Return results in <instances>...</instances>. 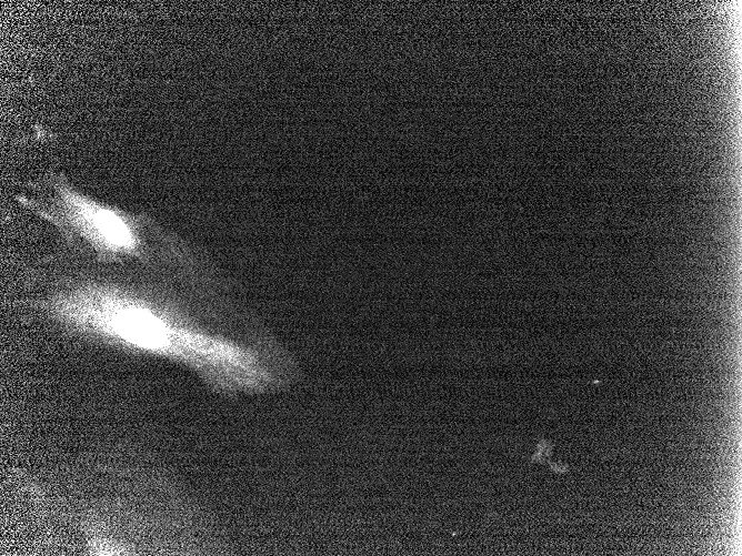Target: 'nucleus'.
Here are the masks:
<instances>
[{"label":"nucleus","instance_id":"nucleus-1","mask_svg":"<svg viewBox=\"0 0 742 556\" xmlns=\"http://www.w3.org/2000/svg\"><path fill=\"white\" fill-rule=\"evenodd\" d=\"M141 287L76 275L53 282L38 306L77 332L181 364L220 394L274 393L298 380L290 351L235 309L201 259Z\"/></svg>","mask_w":742,"mask_h":556},{"label":"nucleus","instance_id":"nucleus-2","mask_svg":"<svg viewBox=\"0 0 742 556\" xmlns=\"http://www.w3.org/2000/svg\"><path fill=\"white\" fill-rule=\"evenodd\" d=\"M17 200L52 225L68 251L99 264H132L158 272L198 257L149 215L101 202L61 172H49L28 183Z\"/></svg>","mask_w":742,"mask_h":556}]
</instances>
